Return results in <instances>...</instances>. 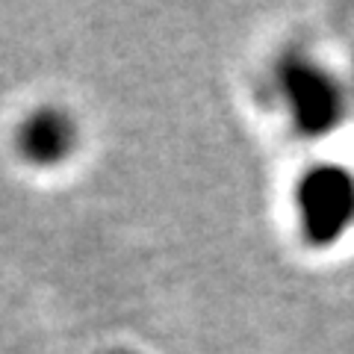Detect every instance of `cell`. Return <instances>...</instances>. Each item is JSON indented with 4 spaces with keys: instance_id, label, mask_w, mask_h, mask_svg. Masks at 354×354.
Instances as JSON below:
<instances>
[{
    "instance_id": "cell-1",
    "label": "cell",
    "mask_w": 354,
    "mask_h": 354,
    "mask_svg": "<svg viewBox=\"0 0 354 354\" xmlns=\"http://www.w3.org/2000/svg\"><path fill=\"white\" fill-rule=\"evenodd\" d=\"M298 216L310 242L328 245L354 221V177L342 169H313L298 183Z\"/></svg>"
},
{
    "instance_id": "cell-2",
    "label": "cell",
    "mask_w": 354,
    "mask_h": 354,
    "mask_svg": "<svg viewBox=\"0 0 354 354\" xmlns=\"http://www.w3.org/2000/svg\"><path fill=\"white\" fill-rule=\"evenodd\" d=\"M281 88L295 124L304 133H322L337 124L339 95L334 88V80H328V74L304 62L286 65L281 74Z\"/></svg>"
},
{
    "instance_id": "cell-3",
    "label": "cell",
    "mask_w": 354,
    "mask_h": 354,
    "mask_svg": "<svg viewBox=\"0 0 354 354\" xmlns=\"http://www.w3.org/2000/svg\"><path fill=\"white\" fill-rule=\"evenodd\" d=\"M18 151L36 165L59 162L74 145V124L57 109H39L18 127Z\"/></svg>"
}]
</instances>
